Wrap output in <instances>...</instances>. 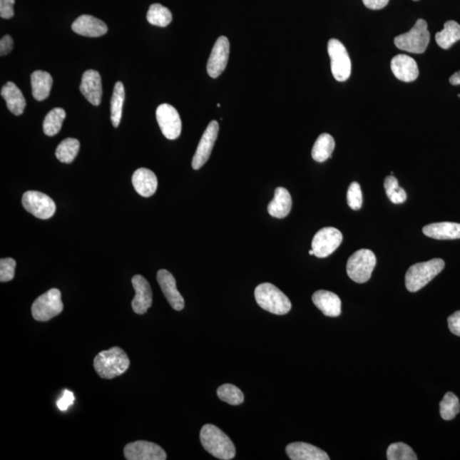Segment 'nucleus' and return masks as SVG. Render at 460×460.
Segmentation results:
<instances>
[{
	"mask_svg": "<svg viewBox=\"0 0 460 460\" xmlns=\"http://www.w3.org/2000/svg\"><path fill=\"white\" fill-rule=\"evenodd\" d=\"M133 184L138 195L143 197H150L155 194L158 179L152 170L139 168L133 173Z\"/></svg>",
	"mask_w": 460,
	"mask_h": 460,
	"instance_id": "4be33fe9",
	"label": "nucleus"
},
{
	"mask_svg": "<svg viewBox=\"0 0 460 460\" xmlns=\"http://www.w3.org/2000/svg\"><path fill=\"white\" fill-rule=\"evenodd\" d=\"M53 84L51 74L41 70L34 71L31 76V86L34 98L37 101L46 100L50 96Z\"/></svg>",
	"mask_w": 460,
	"mask_h": 460,
	"instance_id": "a878e982",
	"label": "nucleus"
},
{
	"mask_svg": "<svg viewBox=\"0 0 460 460\" xmlns=\"http://www.w3.org/2000/svg\"><path fill=\"white\" fill-rule=\"evenodd\" d=\"M449 82L453 86H459L460 85V71L454 73L453 76L450 77Z\"/></svg>",
	"mask_w": 460,
	"mask_h": 460,
	"instance_id": "c03bdc74",
	"label": "nucleus"
},
{
	"mask_svg": "<svg viewBox=\"0 0 460 460\" xmlns=\"http://www.w3.org/2000/svg\"><path fill=\"white\" fill-rule=\"evenodd\" d=\"M444 267L445 262L441 258H434L412 265L406 273L405 283L407 290L411 292L419 291L439 275Z\"/></svg>",
	"mask_w": 460,
	"mask_h": 460,
	"instance_id": "7ed1b4c3",
	"label": "nucleus"
},
{
	"mask_svg": "<svg viewBox=\"0 0 460 460\" xmlns=\"http://www.w3.org/2000/svg\"><path fill=\"white\" fill-rule=\"evenodd\" d=\"M73 401L74 396L73 392L68 391V389H65L63 397H61L58 402H56V405H58V409L61 411H66L68 410V407L73 404Z\"/></svg>",
	"mask_w": 460,
	"mask_h": 460,
	"instance_id": "ea45409f",
	"label": "nucleus"
},
{
	"mask_svg": "<svg viewBox=\"0 0 460 460\" xmlns=\"http://www.w3.org/2000/svg\"><path fill=\"white\" fill-rule=\"evenodd\" d=\"M127 460H165L168 459L165 450L159 445L146 441L131 442L124 449Z\"/></svg>",
	"mask_w": 460,
	"mask_h": 460,
	"instance_id": "f8f14e48",
	"label": "nucleus"
},
{
	"mask_svg": "<svg viewBox=\"0 0 460 460\" xmlns=\"http://www.w3.org/2000/svg\"><path fill=\"white\" fill-rule=\"evenodd\" d=\"M287 456L292 460H329L330 458L317 446L305 442H293L287 446Z\"/></svg>",
	"mask_w": 460,
	"mask_h": 460,
	"instance_id": "aec40b11",
	"label": "nucleus"
},
{
	"mask_svg": "<svg viewBox=\"0 0 460 460\" xmlns=\"http://www.w3.org/2000/svg\"><path fill=\"white\" fill-rule=\"evenodd\" d=\"M14 47V41L10 35H6L0 41V55L1 56L11 53Z\"/></svg>",
	"mask_w": 460,
	"mask_h": 460,
	"instance_id": "79ce46f5",
	"label": "nucleus"
},
{
	"mask_svg": "<svg viewBox=\"0 0 460 460\" xmlns=\"http://www.w3.org/2000/svg\"><path fill=\"white\" fill-rule=\"evenodd\" d=\"M81 143L76 138H66L61 141L56 150V156L63 163L70 164L76 159L80 151Z\"/></svg>",
	"mask_w": 460,
	"mask_h": 460,
	"instance_id": "c756f323",
	"label": "nucleus"
},
{
	"mask_svg": "<svg viewBox=\"0 0 460 460\" xmlns=\"http://www.w3.org/2000/svg\"><path fill=\"white\" fill-rule=\"evenodd\" d=\"M80 89L83 96L94 106L102 102L103 85L100 73L96 70H87L83 74Z\"/></svg>",
	"mask_w": 460,
	"mask_h": 460,
	"instance_id": "f3484780",
	"label": "nucleus"
},
{
	"mask_svg": "<svg viewBox=\"0 0 460 460\" xmlns=\"http://www.w3.org/2000/svg\"><path fill=\"white\" fill-rule=\"evenodd\" d=\"M309 254H310V255H314L313 250H310V251L309 252Z\"/></svg>",
	"mask_w": 460,
	"mask_h": 460,
	"instance_id": "a18cd8bd",
	"label": "nucleus"
},
{
	"mask_svg": "<svg viewBox=\"0 0 460 460\" xmlns=\"http://www.w3.org/2000/svg\"><path fill=\"white\" fill-rule=\"evenodd\" d=\"M343 242V235L332 227L323 228L314 236L312 250L314 255L320 258L327 257L334 253Z\"/></svg>",
	"mask_w": 460,
	"mask_h": 460,
	"instance_id": "1a4fd4ad",
	"label": "nucleus"
},
{
	"mask_svg": "<svg viewBox=\"0 0 460 460\" xmlns=\"http://www.w3.org/2000/svg\"><path fill=\"white\" fill-rule=\"evenodd\" d=\"M156 119L162 133L169 140L179 138L182 131V121L176 108L163 103L157 108Z\"/></svg>",
	"mask_w": 460,
	"mask_h": 460,
	"instance_id": "9b49d317",
	"label": "nucleus"
},
{
	"mask_svg": "<svg viewBox=\"0 0 460 460\" xmlns=\"http://www.w3.org/2000/svg\"><path fill=\"white\" fill-rule=\"evenodd\" d=\"M431 34L426 21L419 19L409 32L399 35L394 39L396 46L410 53L422 54L429 46Z\"/></svg>",
	"mask_w": 460,
	"mask_h": 460,
	"instance_id": "39448f33",
	"label": "nucleus"
},
{
	"mask_svg": "<svg viewBox=\"0 0 460 460\" xmlns=\"http://www.w3.org/2000/svg\"><path fill=\"white\" fill-rule=\"evenodd\" d=\"M230 50L229 39L225 36L219 37L215 43L208 63V73L210 76L216 78L225 71L229 61Z\"/></svg>",
	"mask_w": 460,
	"mask_h": 460,
	"instance_id": "4468645a",
	"label": "nucleus"
},
{
	"mask_svg": "<svg viewBox=\"0 0 460 460\" xmlns=\"http://www.w3.org/2000/svg\"><path fill=\"white\" fill-rule=\"evenodd\" d=\"M72 29L74 33L91 38L103 36L108 33L107 25L103 21L90 15L78 16L73 21Z\"/></svg>",
	"mask_w": 460,
	"mask_h": 460,
	"instance_id": "6ab92c4d",
	"label": "nucleus"
},
{
	"mask_svg": "<svg viewBox=\"0 0 460 460\" xmlns=\"http://www.w3.org/2000/svg\"><path fill=\"white\" fill-rule=\"evenodd\" d=\"M126 98L125 87L123 83L117 82L113 88L111 98V121L115 127L119 126L122 117L123 105Z\"/></svg>",
	"mask_w": 460,
	"mask_h": 460,
	"instance_id": "7c9ffc66",
	"label": "nucleus"
},
{
	"mask_svg": "<svg viewBox=\"0 0 460 460\" xmlns=\"http://www.w3.org/2000/svg\"><path fill=\"white\" fill-rule=\"evenodd\" d=\"M327 51L331 59L332 76L335 80L339 82L347 81L352 74V61L347 50L339 41L332 39L328 41Z\"/></svg>",
	"mask_w": 460,
	"mask_h": 460,
	"instance_id": "6e6552de",
	"label": "nucleus"
},
{
	"mask_svg": "<svg viewBox=\"0 0 460 460\" xmlns=\"http://www.w3.org/2000/svg\"><path fill=\"white\" fill-rule=\"evenodd\" d=\"M136 292L131 307L136 314H145L153 304V292L150 283L143 276L137 275L131 279Z\"/></svg>",
	"mask_w": 460,
	"mask_h": 460,
	"instance_id": "2eb2a0df",
	"label": "nucleus"
},
{
	"mask_svg": "<svg viewBox=\"0 0 460 460\" xmlns=\"http://www.w3.org/2000/svg\"><path fill=\"white\" fill-rule=\"evenodd\" d=\"M449 330L460 337V310L456 311L448 319Z\"/></svg>",
	"mask_w": 460,
	"mask_h": 460,
	"instance_id": "a19ab883",
	"label": "nucleus"
},
{
	"mask_svg": "<svg viewBox=\"0 0 460 460\" xmlns=\"http://www.w3.org/2000/svg\"><path fill=\"white\" fill-rule=\"evenodd\" d=\"M21 203L29 213L39 219H49L56 213L54 200L41 192H26Z\"/></svg>",
	"mask_w": 460,
	"mask_h": 460,
	"instance_id": "9d476101",
	"label": "nucleus"
},
{
	"mask_svg": "<svg viewBox=\"0 0 460 460\" xmlns=\"http://www.w3.org/2000/svg\"><path fill=\"white\" fill-rule=\"evenodd\" d=\"M63 304L58 289L51 290L39 296L32 305V315L38 322H48L63 312Z\"/></svg>",
	"mask_w": 460,
	"mask_h": 460,
	"instance_id": "0eeeda50",
	"label": "nucleus"
},
{
	"mask_svg": "<svg viewBox=\"0 0 460 460\" xmlns=\"http://www.w3.org/2000/svg\"><path fill=\"white\" fill-rule=\"evenodd\" d=\"M423 233L436 240L460 239V223L451 222L434 223L423 228Z\"/></svg>",
	"mask_w": 460,
	"mask_h": 460,
	"instance_id": "5701e85b",
	"label": "nucleus"
},
{
	"mask_svg": "<svg viewBox=\"0 0 460 460\" xmlns=\"http://www.w3.org/2000/svg\"><path fill=\"white\" fill-rule=\"evenodd\" d=\"M312 301L327 317H337L341 314V300L334 292L325 290L315 292Z\"/></svg>",
	"mask_w": 460,
	"mask_h": 460,
	"instance_id": "412c9836",
	"label": "nucleus"
},
{
	"mask_svg": "<svg viewBox=\"0 0 460 460\" xmlns=\"http://www.w3.org/2000/svg\"><path fill=\"white\" fill-rule=\"evenodd\" d=\"M389 460H417V455L413 449L403 442H397L389 445L387 450Z\"/></svg>",
	"mask_w": 460,
	"mask_h": 460,
	"instance_id": "c9c22d12",
	"label": "nucleus"
},
{
	"mask_svg": "<svg viewBox=\"0 0 460 460\" xmlns=\"http://www.w3.org/2000/svg\"><path fill=\"white\" fill-rule=\"evenodd\" d=\"M157 280L165 299L175 310L181 311L184 308V300L177 289L176 280L174 276L165 270H160L157 273Z\"/></svg>",
	"mask_w": 460,
	"mask_h": 460,
	"instance_id": "dca6fc26",
	"label": "nucleus"
},
{
	"mask_svg": "<svg viewBox=\"0 0 460 460\" xmlns=\"http://www.w3.org/2000/svg\"><path fill=\"white\" fill-rule=\"evenodd\" d=\"M217 393L220 400L230 405H240L244 402L242 392L234 384H223L218 389Z\"/></svg>",
	"mask_w": 460,
	"mask_h": 460,
	"instance_id": "72a5a7b5",
	"label": "nucleus"
},
{
	"mask_svg": "<svg viewBox=\"0 0 460 460\" xmlns=\"http://www.w3.org/2000/svg\"><path fill=\"white\" fill-rule=\"evenodd\" d=\"M362 2L370 10L378 11L387 6L389 0H362Z\"/></svg>",
	"mask_w": 460,
	"mask_h": 460,
	"instance_id": "37998d69",
	"label": "nucleus"
},
{
	"mask_svg": "<svg viewBox=\"0 0 460 460\" xmlns=\"http://www.w3.org/2000/svg\"><path fill=\"white\" fill-rule=\"evenodd\" d=\"M255 300L262 309L275 315H286L292 309L290 300L273 284L258 285L255 289Z\"/></svg>",
	"mask_w": 460,
	"mask_h": 460,
	"instance_id": "20e7f679",
	"label": "nucleus"
},
{
	"mask_svg": "<svg viewBox=\"0 0 460 460\" xmlns=\"http://www.w3.org/2000/svg\"><path fill=\"white\" fill-rule=\"evenodd\" d=\"M347 203L349 207L354 211L362 207V192L360 184L357 182L350 183L347 192Z\"/></svg>",
	"mask_w": 460,
	"mask_h": 460,
	"instance_id": "e433bc0d",
	"label": "nucleus"
},
{
	"mask_svg": "<svg viewBox=\"0 0 460 460\" xmlns=\"http://www.w3.org/2000/svg\"><path fill=\"white\" fill-rule=\"evenodd\" d=\"M66 118V112L63 108H56L52 109L44 120V133L48 137H53L58 134L61 129V126Z\"/></svg>",
	"mask_w": 460,
	"mask_h": 460,
	"instance_id": "c85d7f7f",
	"label": "nucleus"
},
{
	"mask_svg": "<svg viewBox=\"0 0 460 460\" xmlns=\"http://www.w3.org/2000/svg\"><path fill=\"white\" fill-rule=\"evenodd\" d=\"M334 148V138L329 134L323 133L320 135L315 141L311 155H312L314 160L322 163L331 158Z\"/></svg>",
	"mask_w": 460,
	"mask_h": 460,
	"instance_id": "bb28decb",
	"label": "nucleus"
},
{
	"mask_svg": "<svg viewBox=\"0 0 460 460\" xmlns=\"http://www.w3.org/2000/svg\"><path fill=\"white\" fill-rule=\"evenodd\" d=\"M130 360L122 349L113 347L96 354L94 368L101 378L113 379L128 370Z\"/></svg>",
	"mask_w": 460,
	"mask_h": 460,
	"instance_id": "f257e3e1",
	"label": "nucleus"
},
{
	"mask_svg": "<svg viewBox=\"0 0 460 460\" xmlns=\"http://www.w3.org/2000/svg\"><path fill=\"white\" fill-rule=\"evenodd\" d=\"M147 20L152 25L165 28L173 21V14L169 9L161 6L160 4H153L148 9Z\"/></svg>",
	"mask_w": 460,
	"mask_h": 460,
	"instance_id": "2f4dec72",
	"label": "nucleus"
},
{
	"mask_svg": "<svg viewBox=\"0 0 460 460\" xmlns=\"http://www.w3.org/2000/svg\"><path fill=\"white\" fill-rule=\"evenodd\" d=\"M460 411V403L459 398L452 392L446 394L440 402L441 417L444 420H452Z\"/></svg>",
	"mask_w": 460,
	"mask_h": 460,
	"instance_id": "473e14b6",
	"label": "nucleus"
},
{
	"mask_svg": "<svg viewBox=\"0 0 460 460\" xmlns=\"http://www.w3.org/2000/svg\"><path fill=\"white\" fill-rule=\"evenodd\" d=\"M459 41H460V25L454 21H446L444 29L436 34L437 45L444 50L449 49Z\"/></svg>",
	"mask_w": 460,
	"mask_h": 460,
	"instance_id": "cd10ccee",
	"label": "nucleus"
},
{
	"mask_svg": "<svg viewBox=\"0 0 460 460\" xmlns=\"http://www.w3.org/2000/svg\"><path fill=\"white\" fill-rule=\"evenodd\" d=\"M200 438L203 448L213 456L223 460L232 459L235 456L233 441L213 424H205L201 429Z\"/></svg>",
	"mask_w": 460,
	"mask_h": 460,
	"instance_id": "f03ea898",
	"label": "nucleus"
},
{
	"mask_svg": "<svg viewBox=\"0 0 460 460\" xmlns=\"http://www.w3.org/2000/svg\"><path fill=\"white\" fill-rule=\"evenodd\" d=\"M292 200L290 193L286 188L279 187L275 191V197L268 205L270 216L276 218H284L290 213Z\"/></svg>",
	"mask_w": 460,
	"mask_h": 460,
	"instance_id": "393cba45",
	"label": "nucleus"
},
{
	"mask_svg": "<svg viewBox=\"0 0 460 460\" xmlns=\"http://www.w3.org/2000/svg\"><path fill=\"white\" fill-rule=\"evenodd\" d=\"M413 1L417 2L419 1V0H413Z\"/></svg>",
	"mask_w": 460,
	"mask_h": 460,
	"instance_id": "49530a36",
	"label": "nucleus"
},
{
	"mask_svg": "<svg viewBox=\"0 0 460 460\" xmlns=\"http://www.w3.org/2000/svg\"><path fill=\"white\" fill-rule=\"evenodd\" d=\"M392 71L399 81L413 82L417 80L419 71L417 63L407 55L394 56L391 63Z\"/></svg>",
	"mask_w": 460,
	"mask_h": 460,
	"instance_id": "a211bd4d",
	"label": "nucleus"
},
{
	"mask_svg": "<svg viewBox=\"0 0 460 460\" xmlns=\"http://www.w3.org/2000/svg\"><path fill=\"white\" fill-rule=\"evenodd\" d=\"M16 262L13 258H2L0 260V282H8L14 278Z\"/></svg>",
	"mask_w": 460,
	"mask_h": 460,
	"instance_id": "4c0bfd02",
	"label": "nucleus"
},
{
	"mask_svg": "<svg viewBox=\"0 0 460 460\" xmlns=\"http://www.w3.org/2000/svg\"><path fill=\"white\" fill-rule=\"evenodd\" d=\"M376 262L375 254L371 250H358L349 258L346 270L354 282L365 283L370 280Z\"/></svg>",
	"mask_w": 460,
	"mask_h": 460,
	"instance_id": "423d86ee",
	"label": "nucleus"
},
{
	"mask_svg": "<svg viewBox=\"0 0 460 460\" xmlns=\"http://www.w3.org/2000/svg\"><path fill=\"white\" fill-rule=\"evenodd\" d=\"M219 131L218 122L213 121L205 129L192 160V168L199 170L207 163L213 151Z\"/></svg>",
	"mask_w": 460,
	"mask_h": 460,
	"instance_id": "ddd939ff",
	"label": "nucleus"
},
{
	"mask_svg": "<svg viewBox=\"0 0 460 460\" xmlns=\"http://www.w3.org/2000/svg\"><path fill=\"white\" fill-rule=\"evenodd\" d=\"M384 185L388 198L392 203L402 204L407 200V193L399 187L397 178L392 175L384 179Z\"/></svg>",
	"mask_w": 460,
	"mask_h": 460,
	"instance_id": "f704fd0d",
	"label": "nucleus"
},
{
	"mask_svg": "<svg viewBox=\"0 0 460 460\" xmlns=\"http://www.w3.org/2000/svg\"><path fill=\"white\" fill-rule=\"evenodd\" d=\"M2 98L6 101L7 108L13 115H23L26 105V99L23 92L13 82H8L2 87Z\"/></svg>",
	"mask_w": 460,
	"mask_h": 460,
	"instance_id": "b1692460",
	"label": "nucleus"
},
{
	"mask_svg": "<svg viewBox=\"0 0 460 460\" xmlns=\"http://www.w3.org/2000/svg\"><path fill=\"white\" fill-rule=\"evenodd\" d=\"M15 0H0V16L11 19L14 16Z\"/></svg>",
	"mask_w": 460,
	"mask_h": 460,
	"instance_id": "58836bf2",
	"label": "nucleus"
}]
</instances>
